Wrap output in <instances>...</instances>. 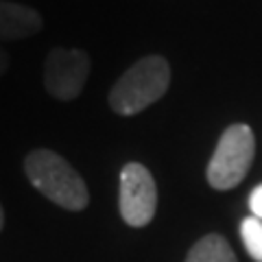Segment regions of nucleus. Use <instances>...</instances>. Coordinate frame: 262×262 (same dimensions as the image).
<instances>
[{
	"label": "nucleus",
	"instance_id": "f257e3e1",
	"mask_svg": "<svg viewBox=\"0 0 262 262\" xmlns=\"http://www.w3.org/2000/svg\"><path fill=\"white\" fill-rule=\"evenodd\" d=\"M24 173H27L31 186L57 206L72 212H79L88 206L90 192L85 182L55 151H31L24 160Z\"/></svg>",
	"mask_w": 262,
	"mask_h": 262
},
{
	"label": "nucleus",
	"instance_id": "f03ea898",
	"mask_svg": "<svg viewBox=\"0 0 262 262\" xmlns=\"http://www.w3.org/2000/svg\"><path fill=\"white\" fill-rule=\"evenodd\" d=\"M170 85V66L160 55L136 61L110 92V107L120 116H134L160 101Z\"/></svg>",
	"mask_w": 262,
	"mask_h": 262
},
{
	"label": "nucleus",
	"instance_id": "7ed1b4c3",
	"mask_svg": "<svg viewBox=\"0 0 262 262\" xmlns=\"http://www.w3.org/2000/svg\"><path fill=\"white\" fill-rule=\"evenodd\" d=\"M256 140L247 125H232L221 134L216 151L208 164L206 177L216 190H232L238 186L251 166Z\"/></svg>",
	"mask_w": 262,
	"mask_h": 262
},
{
	"label": "nucleus",
	"instance_id": "20e7f679",
	"mask_svg": "<svg viewBox=\"0 0 262 262\" xmlns=\"http://www.w3.org/2000/svg\"><path fill=\"white\" fill-rule=\"evenodd\" d=\"M118 208L122 221L131 227H144L153 221L158 210V186L142 164L129 162L120 170Z\"/></svg>",
	"mask_w": 262,
	"mask_h": 262
},
{
	"label": "nucleus",
	"instance_id": "39448f33",
	"mask_svg": "<svg viewBox=\"0 0 262 262\" xmlns=\"http://www.w3.org/2000/svg\"><path fill=\"white\" fill-rule=\"evenodd\" d=\"M90 75V57L81 48H53L44 63V85L59 101H75Z\"/></svg>",
	"mask_w": 262,
	"mask_h": 262
},
{
	"label": "nucleus",
	"instance_id": "423d86ee",
	"mask_svg": "<svg viewBox=\"0 0 262 262\" xmlns=\"http://www.w3.org/2000/svg\"><path fill=\"white\" fill-rule=\"evenodd\" d=\"M42 29V18L35 9L20 3L0 0V39H22Z\"/></svg>",
	"mask_w": 262,
	"mask_h": 262
},
{
	"label": "nucleus",
	"instance_id": "0eeeda50",
	"mask_svg": "<svg viewBox=\"0 0 262 262\" xmlns=\"http://www.w3.org/2000/svg\"><path fill=\"white\" fill-rule=\"evenodd\" d=\"M186 262H236V256L223 236L208 234L188 251Z\"/></svg>",
	"mask_w": 262,
	"mask_h": 262
},
{
	"label": "nucleus",
	"instance_id": "6e6552de",
	"mask_svg": "<svg viewBox=\"0 0 262 262\" xmlns=\"http://www.w3.org/2000/svg\"><path fill=\"white\" fill-rule=\"evenodd\" d=\"M241 238L249 256L256 262H262V221L256 216L245 219L241 223Z\"/></svg>",
	"mask_w": 262,
	"mask_h": 262
},
{
	"label": "nucleus",
	"instance_id": "1a4fd4ad",
	"mask_svg": "<svg viewBox=\"0 0 262 262\" xmlns=\"http://www.w3.org/2000/svg\"><path fill=\"white\" fill-rule=\"evenodd\" d=\"M249 208L253 212V216L262 221V184L253 188V192L249 194Z\"/></svg>",
	"mask_w": 262,
	"mask_h": 262
},
{
	"label": "nucleus",
	"instance_id": "9d476101",
	"mask_svg": "<svg viewBox=\"0 0 262 262\" xmlns=\"http://www.w3.org/2000/svg\"><path fill=\"white\" fill-rule=\"evenodd\" d=\"M7 68H9V55H7L3 48H0V75H3Z\"/></svg>",
	"mask_w": 262,
	"mask_h": 262
},
{
	"label": "nucleus",
	"instance_id": "9b49d317",
	"mask_svg": "<svg viewBox=\"0 0 262 262\" xmlns=\"http://www.w3.org/2000/svg\"><path fill=\"white\" fill-rule=\"evenodd\" d=\"M3 223H5V212H3V206H0V229H3Z\"/></svg>",
	"mask_w": 262,
	"mask_h": 262
}]
</instances>
